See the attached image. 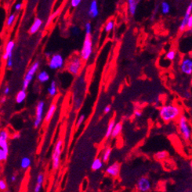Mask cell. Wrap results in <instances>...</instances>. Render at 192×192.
Listing matches in <instances>:
<instances>
[{
	"mask_svg": "<svg viewBox=\"0 0 192 192\" xmlns=\"http://www.w3.org/2000/svg\"><path fill=\"white\" fill-rule=\"evenodd\" d=\"M7 190V183L2 178H0V191H5Z\"/></svg>",
	"mask_w": 192,
	"mask_h": 192,
	"instance_id": "d590c367",
	"label": "cell"
},
{
	"mask_svg": "<svg viewBox=\"0 0 192 192\" xmlns=\"http://www.w3.org/2000/svg\"><path fill=\"white\" fill-rule=\"evenodd\" d=\"M168 157V152L166 151H160L155 154V159L158 161H163Z\"/></svg>",
	"mask_w": 192,
	"mask_h": 192,
	"instance_id": "4316f807",
	"label": "cell"
},
{
	"mask_svg": "<svg viewBox=\"0 0 192 192\" xmlns=\"http://www.w3.org/2000/svg\"><path fill=\"white\" fill-rule=\"evenodd\" d=\"M111 111V106H106L104 109V114H108Z\"/></svg>",
	"mask_w": 192,
	"mask_h": 192,
	"instance_id": "7bdbcfd3",
	"label": "cell"
},
{
	"mask_svg": "<svg viewBox=\"0 0 192 192\" xmlns=\"http://www.w3.org/2000/svg\"><path fill=\"white\" fill-rule=\"evenodd\" d=\"M57 103L54 102V103H52V104L50 105V108H49V109L47 110V113H46V116H45L44 118L45 123H49L51 121L53 117H54V114H55L56 111H57Z\"/></svg>",
	"mask_w": 192,
	"mask_h": 192,
	"instance_id": "2e32d148",
	"label": "cell"
},
{
	"mask_svg": "<svg viewBox=\"0 0 192 192\" xmlns=\"http://www.w3.org/2000/svg\"><path fill=\"white\" fill-rule=\"evenodd\" d=\"M71 31H72V33H73V34H75V35H78L79 34V33H80V31H79V28H78V27L75 26L72 27V29H71Z\"/></svg>",
	"mask_w": 192,
	"mask_h": 192,
	"instance_id": "b9f144b4",
	"label": "cell"
},
{
	"mask_svg": "<svg viewBox=\"0 0 192 192\" xmlns=\"http://www.w3.org/2000/svg\"><path fill=\"white\" fill-rule=\"evenodd\" d=\"M161 10H162V14H169V12H170V5L169 4V2H166V1H163L161 3Z\"/></svg>",
	"mask_w": 192,
	"mask_h": 192,
	"instance_id": "83f0119b",
	"label": "cell"
},
{
	"mask_svg": "<svg viewBox=\"0 0 192 192\" xmlns=\"http://www.w3.org/2000/svg\"><path fill=\"white\" fill-rule=\"evenodd\" d=\"M32 165V160L29 157H23L21 160V167L23 169H27Z\"/></svg>",
	"mask_w": 192,
	"mask_h": 192,
	"instance_id": "484cf974",
	"label": "cell"
},
{
	"mask_svg": "<svg viewBox=\"0 0 192 192\" xmlns=\"http://www.w3.org/2000/svg\"><path fill=\"white\" fill-rule=\"evenodd\" d=\"M8 158V152H5L2 148H0V162H5Z\"/></svg>",
	"mask_w": 192,
	"mask_h": 192,
	"instance_id": "836d02e7",
	"label": "cell"
},
{
	"mask_svg": "<svg viewBox=\"0 0 192 192\" xmlns=\"http://www.w3.org/2000/svg\"><path fill=\"white\" fill-rule=\"evenodd\" d=\"M45 109V102L44 101H39L36 106V119L34 121V127L38 128L40 126L43 120V113Z\"/></svg>",
	"mask_w": 192,
	"mask_h": 192,
	"instance_id": "9c48e42d",
	"label": "cell"
},
{
	"mask_svg": "<svg viewBox=\"0 0 192 192\" xmlns=\"http://www.w3.org/2000/svg\"><path fill=\"white\" fill-rule=\"evenodd\" d=\"M92 35H85L84 39L83 45L80 51L79 56L82 61H88L92 56Z\"/></svg>",
	"mask_w": 192,
	"mask_h": 192,
	"instance_id": "5b68a950",
	"label": "cell"
},
{
	"mask_svg": "<svg viewBox=\"0 0 192 192\" xmlns=\"http://www.w3.org/2000/svg\"><path fill=\"white\" fill-rule=\"evenodd\" d=\"M178 131L181 138L185 141H189L192 138V129L190 127L187 116L182 114L177 119Z\"/></svg>",
	"mask_w": 192,
	"mask_h": 192,
	"instance_id": "7a4b0ae2",
	"label": "cell"
},
{
	"mask_svg": "<svg viewBox=\"0 0 192 192\" xmlns=\"http://www.w3.org/2000/svg\"><path fill=\"white\" fill-rule=\"evenodd\" d=\"M3 192H10V191H9V190H5V191H3Z\"/></svg>",
	"mask_w": 192,
	"mask_h": 192,
	"instance_id": "f5cc1de1",
	"label": "cell"
},
{
	"mask_svg": "<svg viewBox=\"0 0 192 192\" xmlns=\"http://www.w3.org/2000/svg\"><path fill=\"white\" fill-rule=\"evenodd\" d=\"M141 0H127L128 3V12L131 16H134L137 13V7Z\"/></svg>",
	"mask_w": 192,
	"mask_h": 192,
	"instance_id": "ac0fdd59",
	"label": "cell"
},
{
	"mask_svg": "<svg viewBox=\"0 0 192 192\" xmlns=\"http://www.w3.org/2000/svg\"><path fill=\"white\" fill-rule=\"evenodd\" d=\"M9 92H10V88H9V86H6L5 88H4V90H3L4 95H5V96H6V95H9Z\"/></svg>",
	"mask_w": 192,
	"mask_h": 192,
	"instance_id": "ee69618b",
	"label": "cell"
},
{
	"mask_svg": "<svg viewBox=\"0 0 192 192\" xmlns=\"http://www.w3.org/2000/svg\"><path fill=\"white\" fill-rule=\"evenodd\" d=\"M21 138V134H15L13 136V139H19V138Z\"/></svg>",
	"mask_w": 192,
	"mask_h": 192,
	"instance_id": "7dc6e473",
	"label": "cell"
},
{
	"mask_svg": "<svg viewBox=\"0 0 192 192\" xmlns=\"http://www.w3.org/2000/svg\"><path fill=\"white\" fill-rule=\"evenodd\" d=\"M88 14L89 17L96 18L99 15V8H98L97 0H92L89 4V10H88Z\"/></svg>",
	"mask_w": 192,
	"mask_h": 192,
	"instance_id": "9a60e30c",
	"label": "cell"
},
{
	"mask_svg": "<svg viewBox=\"0 0 192 192\" xmlns=\"http://www.w3.org/2000/svg\"><path fill=\"white\" fill-rule=\"evenodd\" d=\"M14 47H15L14 41L10 40L6 43V45L5 47V51H4L3 55H2V60H3V61H6L9 57L13 56V53Z\"/></svg>",
	"mask_w": 192,
	"mask_h": 192,
	"instance_id": "5bb4252c",
	"label": "cell"
},
{
	"mask_svg": "<svg viewBox=\"0 0 192 192\" xmlns=\"http://www.w3.org/2000/svg\"><path fill=\"white\" fill-rule=\"evenodd\" d=\"M48 94L50 95V97L54 98L55 97L56 95L57 94V82L55 81H52L51 83H50V85L49 86L48 89Z\"/></svg>",
	"mask_w": 192,
	"mask_h": 192,
	"instance_id": "603a6c76",
	"label": "cell"
},
{
	"mask_svg": "<svg viewBox=\"0 0 192 192\" xmlns=\"http://www.w3.org/2000/svg\"><path fill=\"white\" fill-rule=\"evenodd\" d=\"M83 65V61L79 56H74L71 57L66 65V69L73 76L79 74Z\"/></svg>",
	"mask_w": 192,
	"mask_h": 192,
	"instance_id": "3957f363",
	"label": "cell"
},
{
	"mask_svg": "<svg viewBox=\"0 0 192 192\" xmlns=\"http://www.w3.org/2000/svg\"><path fill=\"white\" fill-rule=\"evenodd\" d=\"M43 182H44V174L43 173H39L36 178V184L43 185Z\"/></svg>",
	"mask_w": 192,
	"mask_h": 192,
	"instance_id": "8d00e7d4",
	"label": "cell"
},
{
	"mask_svg": "<svg viewBox=\"0 0 192 192\" xmlns=\"http://www.w3.org/2000/svg\"><path fill=\"white\" fill-rule=\"evenodd\" d=\"M85 35H92V24L90 22H86L85 24Z\"/></svg>",
	"mask_w": 192,
	"mask_h": 192,
	"instance_id": "d6a6232c",
	"label": "cell"
},
{
	"mask_svg": "<svg viewBox=\"0 0 192 192\" xmlns=\"http://www.w3.org/2000/svg\"><path fill=\"white\" fill-rule=\"evenodd\" d=\"M64 66V59L62 55L56 53L52 55L49 60V67L53 71L62 69Z\"/></svg>",
	"mask_w": 192,
	"mask_h": 192,
	"instance_id": "52a82bcc",
	"label": "cell"
},
{
	"mask_svg": "<svg viewBox=\"0 0 192 192\" xmlns=\"http://www.w3.org/2000/svg\"><path fill=\"white\" fill-rule=\"evenodd\" d=\"M111 152H112V148L109 146L106 147V148L103 150L101 159L104 162H108V160L111 158Z\"/></svg>",
	"mask_w": 192,
	"mask_h": 192,
	"instance_id": "cb8c5ba5",
	"label": "cell"
},
{
	"mask_svg": "<svg viewBox=\"0 0 192 192\" xmlns=\"http://www.w3.org/2000/svg\"><path fill=\"white\" fill-rule=\"evenodd\" d=\"M27 98V92L24 89H21L17 92L16 95V102L17 104H22Z\"/></svg>",
	"mask_w": 192,
	"mask_h": 192,
	"instance_id": "44dd1931",
	"label": "cell"
},
{
	"mask_svg": "<svg viewBox=\"0 0 192 192\" xmlns=\"http://www.w3.org/2000/svg\"><path fill=\"white\" fill-rule=\"evenodd\" d=\"M134 116H135V117H137V118H140V117H141L143 115L142 109H139V108H137V109H134Z\"/></svg>",
	"mask_w": 192,
	"mask_h": 192,
	"instance_id": "74e56055",
	"label": "cell"
},
{
	"mask_svg": "<svg viewBox=\"0 0 192 192\" xmlns=\"http://www.w3.org/2000/svg\"><path fill=\"white\" fill-rule=\"evenodd\" d=\"M185 192H192V190H187V191H185Z\"/></svg>",
	"mask_w": 192,
	"mask_h": 192,
	"instance_id": "816d5d0a",
	"label": "cell"
},
{
	"mask_svg": "<svg viewBox=\"0 0 192 192\" xmlns=\"http://www.w3.org/2000/svg\"><path fill=\"white\" fill-rule=\"evenodd\" d=\"M136 187L138 192H149L152 187V183L148 177L141 176L137 180Z\"/></svg>",
	"mask_w": 192,
	"mask_h": 192,
	"instance_id": "ba28073f",
	"label": "cell"
},
{
	"mask_svg": "<svg viewBox=\"0 0 192 192\" xmlns=\"http://www.w3.org/2000/svg\"><path fill=\"white\" fill-rule=\"evenodd\" d=\"M46 56H47V57H48V58H50V57L52 56V54H51V53H46Z\"/></svg>",
	"mask_w": 192,
	"mask_h": 192,
	"instance_id": "681fc988",
	"label": "cell"
},
{
	"mask_svg": "<svg viewBox=\"0 0 192 192\" xmlns=\"http://www.w3.org/2000/svg\"><path fill=\"white\" fill-rule=\"evenodd\" d=\"M17 18V13H11L9 16H8L6 22V25L7 27H10L13 25V24L14 23L15 20Z\"/></svg>",
	"mask_w": 192,
	"mask_h": 192,
	"instance_id": "4dcf8cb0",
	"label": "cell"
},
{
	"mask_svg": "<svg viewBox=\"0 0 192 192\" xmlns=\"http://www.w3.org/2000/svg\"><path fill=\"white\" fill-rule=\"evenodd\" d=\"M8 139H9L8 131L6 130H1L0 131V148H2L5 152L9 153Z\"/></svg>",
	"mask_w": 192,
	"mask_h": 192,
	"instance_id": "7c38bea8",
	"label": "cell"
},
{
	"mask_svg": "<svg viewBox=\"0 0 192 192\" xmlns=\"http://www.w3.org/2000/svg\"><path fill=\"white\" fill-rule=\"evenodd\" d=\"M122 129H123V123H122V122H118V123H115V125L114 129H113V131H112L111 138H118V137L121 134L122 131Z\"/></svg>",
	"mask_w": 192,
	"mask_h": 192,
	"instance_id": "ffe728a7",
	"label": "cell"
},
{
	"mask_svg": "<svg viewBox=\"0 0 192 192\" xmlns=\"http://www.w3.org/2000/svg\"><path fill=\"white\" fill-rule=\"evenodd\" d=\"M115 27V20H110L107 22V24L104 26V31L106 33H109Z\"/></svg>",
	"mask_w": 192,
	"mask_h": 192,
	"instance_id": "f546056e",
	"label": "cell"
},
{
	"mask_svg": "<svg viewBox=\"0 0 192 192\" xmlns=\"http://www.w3.org/2000/svg\"><path fill=\"white\" fill-rule=\"evenodd\" d=\"M10 180H11V181H12V182H15V181H16V180H17L16 176H14V175H13V176H11Z\"/></svg>",
	"mask_w": 192,
	"mask_h": 192,
	"instance_id": "c3c4849f",
	"label": "cell"
},
{
	"mask_svg": "<svg viewBox=\"0 0 192 192\" xmlns=\"http://www.w3.org/2000/svg\"><path fill=\"white\" fill-rule=\"evenodd\" d=\"M182 115V109L175 104H165L159 109V116L165 123L175 121Z\"/></svg>",
	"mask_w": 192,
	"mask_h": 192,
	"instance_id": "6da1fadb",
	"label": "cell"
},
{
	"mask_svg": "<svg viewBox=\"0 0 192 192\" xmlns=\"http://www.w3.org/2000/svg\"><path fill=\"white\" fill-rule=\"evenodd\" d=\"M6 62V67L8 68H11L13 67V56L9 57Z\"/></svg>",
	"mask_w": 192,
	"mask_h": 192,
	"instance_id": "60d3db41",
	"label": "cell"
},
{
	"mask_svg": "<svg viewBox=\"0 0 192 192\" xmlns=\"http://www.w3.org/2000/svg\"><path fill=\"white\" fill-rule=\"evenodd\" d=\"M120 169H121V166L119 162H113L105 169V173L111 177L116 178L119 176Z\"/></svg>",
	"mask_w": 192,
	"mask_h": 192,
	"instance_id": "8fae6325",
	"label": "cell"
},
{
	"mask_svg": "<svg viewBox=\"0 0 192 192\" xmlns=\"http://www.w3.org/2000/svg\"><path fill=\"white\" fill-rule=\"evenodd\" d=\"M63 140L59 139L54 145V151L52 154V169L57 170L61 165V156L63 149Z\"/></svg>",
	"mask_w": 192,
	"mask_h": 192,
	"instance_id": "277c9868",
	"label": "cell"
},
{
	"mask_svg": "<svg viewBox=\"0 0 192 192\" xmlns=\"http://www.w3.org/2000/svg\"><path fill=\"white\" fill-rule=\"evenodd\" d=\"M192 13V1L188 4L187 5V9H186V11H185V14L183 16V19H182L181 22H180V24L179 26V31L180 32H183L185 30H186V25H187V21L188 20L189 16L191 15Z\"/></svg>",
	"mask_w": 192,
	"mask_h": 192,
	"instance_id": "4fadbf2b",
	"label": "cell"
},
{
	"mask_svg": "<svg viewBox=\"0 0 192 192\" xmlns=\"http://www.w3.org/2000/svg\"><path fill=\"white\" fill-rule=\"evenodd\" d=\"M37 80L42 84L46 83L50 80V75L46 71H42L38 74Z\"/></svg>",
	"mask_w": 192,
	"mask_h": 192,
	"instance_id": "7402d4cb",
	"label": "cell"
},
{
	"mask_svg": "<svg viewBox=\"0 0 192 192\" xmlns=\"http://www.w3.org/2000/svg\"><path fill=\"white\" fill-rule=\"evenodd\" d=\"M15 10L16 11H20L22 9V3H17L15 5Z\"/></svg>",
	"mask_w": 192,
	"mask_h": 192,
	"instance_id": "f6af8a7d",
	"label": "cell"
},
{
	"mask_svg": "<svg viewBox=\"0 0 192 192\" xmlns=\"http://www.w3.org/2000/svg\"><path fill=\"white\" fill-rule=\"evenodd\" d=\"M180 70L185 75L187 76L192 75V59L189 57L183 58L180 62Z\"/></svg>",
	"mask_w": 192,
	"mask_h": 192,
	"instance_id": "30bf717a",
	"label": "cell"
},
{
	"mask_svg": "<svg viewBox=\"0 0 192 192\" xmlns=\"http://www.w3.org/2000/svg\"><path fill=\"white\" fill-rule=\"evenodd\" d=\"M43 20L40 19L39 17H36V19L34 20V22L32 24V25L31 26V27L29 28V34H35L37 33L40 28H41V27L43 26Z\"/></svg>",
	"mask_w": 192,
	"mask_h": 192,
	"instance_id": "e0dca14e",
	"label": "cell"
},
{
	"mask_svg": "<svg viewBox=\"0 0 192 192\" xmlns=\"http://www.w3.org/2000/svg\"><path fill=\"white\" fill-rule=\"evenodd\" d=\"M60 10H61V9H57V11H55V12H54V13H52V14L50 15V16H49L48 20H47V22H46V27H48L49 25H50V24L51 23V22L53 21V20H54V19H55L56 16H57V15L59 14V13H60Z\"/></svg>",
	"mask_w": 192,
	"mask_h": 192,
	"instance_id": "1f68e13d",
	"label": "cell"
},
{
	"mask_svg": "<svg viewBox=\"0 0 192 192\" xmlns=\"http://www.w3.org/2000/svg\"><path fill=\"white\" fill-rule=\"evenodd\" d=\"M115 125V120L114 119H112L109 121L108 125L107 127V130H106V133H105V138H110L111 136V133L113 129H114Z\"/></svg>",
	"mask_w": 192,
	"mask_h": 192,
	"instance_id": "d4e9b609",
	"label": "cell"
},
{
	"mask_svg": "<svg viewBox=\"0 0 192 192\" xmlns=\"http://www.w3.org/2000/svg\"><path fill=\"white\" fill-rule=\"evenodd\" d=\"M6 102V96H3V97H2L0 99V103H1V104H4Z\"/></svg>",
	"mask_w": 192,
	"mask_h": 192,
	"instance_id": "bcb514c9",
	"label": "cell"
},
{
	"mask_svg": "<svg viewBox=\"0 0 192 192\" xmlns=\"http://www.w3.org/2000/svg\"><path fill=\"white\" fill-rule=\"evenodd\" d=\"M85 120V114H81L80 116H78V120H77V122H76V127L77 128L82 126V124L84 123Z\"/></svg>",
	"mask_w": 192,
	"mask_h": 192,
	"instance_id": "e575fe53",
	"label": "cell"
},
{
	"mask_svg": "<svg viewBox=\"0 0 192 192\" xmlns=\"http://www.w3.org/2000/svg\"><path fill=\"white\" fill-rule=\"evenodd\" d=\"M190 169H191V170H192V161L190 162Z\"/></svg>",
	"mask_w": 192,
	"mask_h": 192,
	"instance_id": "f907efd6",
	"label": "cell"
},
{
	"mask_svg": "<svg viewBox=\"0 0 192 192\" xmlns=\"http://www.w3.org/2000/svg\"><path fill=\"white\" fill-rule=\"evenodd\" d=\"M39 66H40V62L39 60H36V62H34L31 65V67H29V69L28 70L27 73L25 74L24 78L22 89L27 90V88H28V86L30 85V83L32 81L33 78H34L36 73H37L38 70L39 68Z\"/></svg>",
	"mask_w": 192,
	"mask_h": 192,
	"instance_id": "8992f818",
	"label": "cell"
},
{
	"mask_svg": "<svg viewBox=\"0 0 192 192\" xmlns=\"http://www.w3.org/2000/svg\"><path fill=\"white\" fill-rule=\"evenodd\" d=\"M186 29L192 31V13L190 16H189L188 20L187 21V25H186Z\"/></svg>",
	"mask_w": 192,
	"mask_h": 192,
	"instance_id": "f35d334b",
	"label": "cell"
},
{
	"mask_svg": "<svg viewBox=\"0 0 192 192\" xmlns=\"http://www.w3.org/2000/svg\"><path fill=\"white\" fill-rule=\"evenodd\" d=\"M176 56H177V53L175 50L172 49L169 50V51L167 52V53L165 54V59L169 61H174L176 59Z\"/></svg>",
	"mask_w": 192,
	"mask_h": 192,
	"instance_id": "f1b7e54d",
	"label": "cell"
},
{
	"mask_svg": "<svg viewBox=\"0 0 192 192\" xmlns=\"http://www.w3.org/2000/svg\"><path fill=\"white\" fill-rule=\"evenodd\" d=\"M104 162L101 158L96 157L92 160V164H91V169L92 171H99L103 168Z\"/></svg>",
	"mask_w": 192,
	"mask_h": 192,
	"instance_id": "d6986e66",
	"label": "cell"
},
{
	"mask_svg": "<svg viewBox=\"0 0 192 192\" xmlns=\"http://www.w3.org/2000/svg\"><path fill=\"white\" fill-rule=\"evenodd\" d=\"M82 2V0H71V7L76 8L80 5Z\"/></svg>",
	"mask_w": 192,
	"mask_h": 192,
	"instance_id": "ab89813d",
	"label": "cell"
}]
</instances>
